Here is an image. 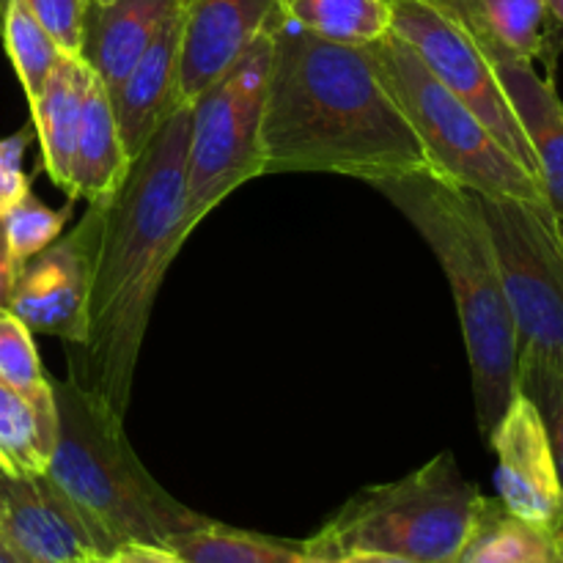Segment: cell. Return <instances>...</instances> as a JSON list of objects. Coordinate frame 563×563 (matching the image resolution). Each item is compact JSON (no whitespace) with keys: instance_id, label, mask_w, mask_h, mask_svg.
<instances>
[{"instance_id":"cell-1","label":"cell","mask_w":563,"mask_h":563,"mask_svg":"<svg viewBox=\"0 0 563 563\" xmlns=\"http://www.w3.org/2000/svg\"><path fill=\"white\" fill-rule=\"evenodd\" d=\"M190 108H179L132 159L119 192L102 207L93 253L88 335L69 350V379L126 421L137 355L159 284L190 236L187 141Z\"/></svg>"},{"instance_id":"cell-2","label":"cell","mask_w":563,"mask_h":563,"mask_svg":"<svg viewBox=\"0 0 563 563\" xmlns=\"http://www.w3.org/2000/svg\"><path fill=\"white\" fill-rule=\"evenodd\" d=\"M267 31L273 69L262 124L264 174H339L368 185L432 174L372 44H335L280 22Z\"/></svg>"},{"instance_id":"cell-3","label":"cell","mask_w":563,"mask_h":563,"mask_svg":"<svg viewBox=\"0 0 563 563\" xmlns=\"http://www.w3.org/2000/svg\"><path fill=\"white\" fill-rule=\"evenodd\" d=\"M372 187L410 220L449 278L471 361L478 432L487 440L517 394V333L478 196L434 174Z\"/></svg>"},{"instance_id":"cell-4","label":"cell","mask_w":563,"mask_h":563,"mask_svg":"<svg viewBox=\"0 0 563 563\" xmlns=\"http://www.w3.org/2000/svg\"><path fill=\"white\" fill-rule=\"evenodd\" d=\"M58 443L44 476L75 506L104 559L124 544L168 542L209 517L181 506L143 467L124 434V421L71 379L53 383Z\"/></svg>"},{"instance_id":"cell-5","label":"cell","mask_w":563,"mask_h":563,"mask_svg":"<svg viewBox=\"0 0 563 563\" xmlns=\"http://www.w3.org/2000/svg\"><path fill=\"white\" fill-rule=\"evenodd\" d=\"M484 495L443 451L416 473L352 495L302 550L311 559L385 553L416 563H454Z\"/></svg>"},{"instance_id":"cell-6","label":"cell","mask_w":563,"mask_h":563,"mask_svg":"<svg viewBox=\"0 0 563 563\" xmlns=\"http://www.w3.org/2000/svg\"><path fill=\"white\" fill-rule=\"evenodd\" d=\"M385 86L427 152L432 174L487 198L548 203L544 187L482 119L449 91L394 33L372 44Z\"/></svg>"},{"instance_id":"cell-7","label":"cell","mask_w":563,"mask_h":563,"mask_svg":"<svg viewBox=\"0 0 563 563\" xmlns=\"http://www.w3.org/2000/svg\"><path fill=\"white\" fill-rule=\"evenodd\" d=\"M273 69V33L264 31L190 108L187 229H196L262 168V124Z\"/></svg>"},{"instance_id":"cell-8","label":"cell","mask_w":563,"mask_h":563,"mask_svg":"<svg viewBox=\"0 0 563 563\" xmlns=\"http://www.w3.org/2000/svg\"><path fill=\"white\" fill-rule=\"evenodd\" d=\"M517 333V372L563 374V242L548 203L478 196Z\"/></svg>"},{"instance_id":"cell-9","label":"cell","mask_w":563,"mask_h":563,"mask_svg":"<svg viewBox=\"0 0 563 563\" xmlns=\"http://www.w3.org/2000/svg\"><path fill=\"white\" fill-rule=\"evenodd\" d=\"M388 31L460 97L500 141V146L539 179L537 154L478 44L429 0H385ZM542 181V179H539Z\"/></svg>"},{"instance_id":"cell-10","label":"cell","mask_w":563,"mask_h":563,"mask_svg":"<svg viewBox=\"0 0 563 563\" xmlns=\"http://www.w3.org/2000/svg\"><path fill=\"white\" fill-rule=\"evenodd\" d=\"M102 207H88L80 223L58 236L38 256L16 269L9 311L31 333L53 335L80 350L88 335V297H91L93 253H97Z\"/></svg>"},{"instance_id":"cell-11","label":"cell","mask_w":563,"mask_h":563,"mask_svg":"<svg viewBox=\"0 0 563 563\" xmlns=\"http://www.w3.org/2000/svg\"><path fill=\"white\" fill-rule=\"evenodd\" d=\"M487 443L498 456L495 487L504 509L544 531L563 533V489L548 429L522 390L509 401Z\"/></svg>"},{"instance_id":"cell-12","label":"cell","mask_w":563,"mask_h":563,"mask_svg":"<svg viewBox=\"0 0 563 563\" xmlns=\"http://www.w3.org/2000/svg\"><path fill=\"white\" fill-rule=\"evenodd\" d=\"M0 539L25 563L104 559L91 528L44 473H0Z\"/></svg>"},{"instance_id":"cell-13","label":"cell","mask_w":563,"mask_h":563,"mask_svg":"<svg viewBox=\"0 0 563 563\" xmlns=\"http://www.w3.org/2000/svg\"><path fill=\"white\" fill-rule=\"evenodd\" d=\"M275 0H181L179 104L196 102L267 31Z\"/></svg>"},{"instance_id":"cell-14","label":"cell","mask_w":563,"mask_h":563,"mask_svg":"<svg viewBox=\"0 0 563 563\" xmlns=\"http://www.w3.org/2000/svg\"><path fill=\"white\" fill-rule=\"evenodd\" d=\"M493 66L533 154L544 198L555 218H563V102L553 77H542L531 60L509 49H482Z\"/></svg>"},{"instance_id":"cell-15","label":"cell","mask_w":563,"mask_h":563,"mask_svg":"<svg viewBox=\"0 0 563 563\" xmlns=\"http://www.w3.org/2000/svg\"><path fill=\"white\" fill-rule=\"evenodd\" d=\"M179 44H181V0L163 31L143 53L126 80L110 93L115 124L126 157L132 159L146 148L154 132L181 108L179 104Z\"/></svg>"},{"instance_id":"cell-16","label":"cell","mask_w":563,"mask_h":563,"mask_svg":"<svg viewBox=\"0 0 563 563\" xmlns=\"http://www.w3.org/2000/svg\"><path fill=\"white\" fill-rule=\"evenodd\" d=\"M456 22L478 49H509L526 60H544L548 77L563 53V25L548 0H429Z\"/></svg>"},{"instance_id":"cell-17","label":"cell","mask_w":563,"mask_h":563,"mask_svg":"<svg viewBox=\"0 0 563 563\" xmlns=\"http://www.w3.org/2000/svg\"><path fill=\"white\" fill-rule=\"evenodd\" d=\"M179 0H110L88 3L82 55L88 69L113 93L143 58Z\"/></svg>"},{"instance_id":"cell-18","label":"cell","mask_w":563,"mask_h":563,"mask_svg":"<svg viewBox=\"0 0 563 563\" xmlns=\"http://www.w3.org/2000/svg\"><path fill=\"white\" fill-rule=\"evenodd\" d=\"M130 157L121 143L110 93L97 77H91L80 126H77L75 152L69 168V201H86L88 207H104L119 192L130 174Z\"/></svg>"},{"instance_id":"cell-19","label":"cell","mask_w":563,"mask_h":563,"mask_svg":"<svg viewBox=\"0 0 563 563\" xmlns=\"http://www.w3.org/2000/svg\"><path fill=\"white\" fill-rule=\"evenodd\" d=\"M91 77L93 71L88 69L86 60L75 58V55H60L42 93L31 104L33 132H36L38 148H42L44 174L64 192L69 190L71 152H75L77 126H80L82 102H86Z\"/></svg>"},{"instance_id":"cell-20","label":"cell","mask_w":563,"mask_h":563,"mask_svg":"<svg viewBox=\"0 0 563 563\" xmlns=\"http://www.w3.org/2000/svg\"><path fill=\"white\" fill-rule=\"evenodd\" d=\"M561 539L484 498L454 563H555Z\"/></svg>"},{"instance_id":"cell-21","label":"cell","mask_w":563,"mask_h":563,"mask_svg":"<svg viewBox=\"0 0 563 563\" xmlns=\"http://www.w3.org/2000/svg\"><path fill=\"white\" fill-rule=\"evenodd\" d=\"M269 22L335 44L368 47L388 33V9L385 0H275Z\"/></svg>"},{"instance_id":"cell-22","label":"cell","mask_w":563,"mask_h":563,"mask_svg":"<svg viewBox=\"0 0 563 563\" xmlns=\"http://www.w3.org/2000/svg\"><path fill=\"white\" fill-rule=\"evenodd\" d=\"M58 443V416H44L0 379V473L42 476Z\"/></svg>"},{"instance_id":"cell-23","label":"cell","mask_w":563,"mask_h":563,"mask_svg":"<svg viewBox=\"0 0 563 563\" xmlns=\"http://www.w3.org/2000/svg\"><path fill=\"white\" fill-rule=\"evenodd\" d=\"M168 550H174L187 563H306L302 542H278L262 533L236 531L214 520L174 537Z\"/></svg>"},{"instance_id":"cell-24","label":"cell","mask_w":563,"mask_h":563,"mask_svg":"<svg viewBox=\"0 0 563 563\" xmlns=\"http://www.w3.org/2000/svg\"><path fill=\"white\" fill-rule=\"evenodd\" d=\"M0 33H3V47L20 77L27 104H33L64 53L44 33V27L38 25L36 16L27 11L22 0H5L3 14H0Z\"/></svg>"},{"instance_id":"cell-25","label":"cell","mask_w":563,"mask_h":563,"mask_svg":"<svg viewBox=\"0 0 563 563\" xmlns=\"http://www.w3.org/2000/svg\"><path fill=\"white\" fill-rule=\"evenodd\" d=\"M0 379L25 396L38 412L58 416L53 379L44 374L33 333L11 311H0Z\"/></svg>"},{"instance_id":"cell-26","label":"cell","mask_w":563,"mask_h":563,"mask_svg":"<svg viewBox=\"0 0 563 563\" xmlns=\"http://www.w3.org/2000/svg\"><path fill=\"white\" fill-rule=\"evenodd\" d=\"M71 209H75V201L66 203L64 209H53L44 201H38L33 192H27L16 207L5 212L3 234L16 267L31 262L33 256H38L44 247H49L64 234V225L69 220Z\"/></svg>"},{"instance_id":"cell-27","label":"cell","mask_w":563,"mask_h":563,"mask_svg":"<svg viewBox=\"0 0 563 563\" xmlns=\"http://www.w3.org/2000/svg\"><path fill=\"white\" fill-rule=\"evenodd\" d=\"M517 390H522L542 416L563 489V374L550 372V368H520Z\"/></svg>"},{"instance_id":"cell-28","label":"cell","mask_w":563,"mask_h":563,"mask_svg":"<svg viewBox=\"0 0 563 563\" xmlns=\"http://www.w3.org/2000/svg\"><path fill=\"white\" fill-rule=\"evenodd\" d=\"M38 25L49 38L58 44L64 55H82V38H86V14L91 0H22Z\"/></svg>"},{"instance_id":"cell-29","label":"cell","mask_w":563,"mask_h":563,"mask_svg":"<svg viewBox=\"0 0 563 563\" xmlns=\"http://www.w3.org/2000/svg\"><path fill=\"white\" fill-rule=\"evenodd\" d=\"M33 137V130H20L0 141V220L31 192V176L25 174L22 163Z\"/></svg>"},{"instance_id":"cell-30","label":"cell","mask_w":563,"mask_h":563,"mask_svg":"<svg viewBox=\"0 0 563 563\" xmlns=\"http://www.w3.org/2000/svg\"><path fill=\"white\" fill-rule=\"evenodd\" d=\"M108 559L113 563H187L174 550L157 548V544H124Z\"/></svg>"},{"instance_id":"cell-31","label":"cell","mask_w":563,"mask_h":563,"mask_svg":"<svg viewBox=\"0 0 563 563\" xmlns=\"http://www.w3.org/2000/svg\"><path fill=\"white\" fill-rule=\"evenodd\" d=\"M16 264L11 258L9 245H5V234H3V220H0V311H9L11 302V291H14V280H16Z\"/></svg>"},{"instance_id":"cell-32","label":"cell","mask_w":563,"mask_h":563,"mask_svg":"<svg viewBox=\"0 0 563 563\" xmlns=\"http://www.w3.org/2000/svg\"><path fill=\"white\" fill-rule=\"evenodd\" d=\"M306 563H416L399 559V555H385V553H341L330 555V559H311L306 555Z\"/></svg>"},{"instance_id":"cell-33","label":"cell","mask_w":563,"mask_h":563,"mask_svg":"<svg viewBox=\"0 0 563 563\" xmlns=\"http://www.w3.org/2000/svg\"><path fill=\"white\" fill-rule=\"evenodd\" d=\"M0 563H25L20 559V555L14 553V550L9 548V544L3 542V539H0Z\"/></svg>"},{"instance_id":"cell-34","label":"cell","mask_w":563,"mask_h":563,"mask_svg":"<svg viewBox=\"0 0 563 563\" xmlns=\"http://www.w3.org/2000/svg\"><path fill=\"white\" fill-rule=\"evenodd\" d=\"M548 5H550V11H553L555 20L563 25V0H548Z\"/></svg>"},{"instance_id":"cell-35","label":"cell","mask_w":563,"mask_h":563,"mask_svg":"<svg viewBox=\"0 0 563 563\" xmlns=\"http://www.w3.org/2000/svg\"><path fill=\"white\" fill-rule=\"evenodd\" d=\"M555 563H563V539L559 542V555H555Z\"/></svg>"},{"instance_id":"cell-36","label":"cell","mask_w":563,"mask_h":563,"mask_svg":"<svg viewBox=\"0 0 563 563\" xmlns=\"http://www.w3.org/2000/svg\"><path fill=\"white\" fill-rule=\"evenodd\" d=\"M555 223H559V236H561V242H563V218H555Z\"/></svg>"},{"instance_id":"cell-37","label":"cell","mask_w":563,"mask_h":563,"mask_svg":"<svg viewBox=\"0 0 563 563\" xmlns=\"http://www.w3.org/2000/svg\"><path fill=\"white\" fill-rule=\"evenodd\" d=\"M99 559H80V561H71V563H97Z\"/></svg>"},{"instance_id":"cell-38","label":"cell","mask_w":563,"mask_h":563,"mask_svg":"<svg viewBox=\"0 0 563 563\" xmlns=\"http://www.w3.org/2000/svg\"><path fill=\"white\" fill-rule=\"evenodd\" d=\"M97 563H113V561H110V559H99Z\"/></svg>"},{"instance_id":"cell-39","label":"cell","mask_w":563,"mask_h":563,"mask_svg":"<svg viewBox=\"0 0 563 563\" xmlns=\"http://www.w3.org/2000/svg\"><path fill=\"white\" fill-rule=\"evenodd\" d=\"M3 5H5V0H0V14H3Z\"/></svg>"},{"instance_id":"cell-40","label":"cell","mask_w":563,"mask_h":563,"mask_svg":"<svg viewBox=\"0 0 563 563\" xmlns=\"http://www.w3.org/2000/svg\"><path fill=\"white\" fill-rule=\"evenodd\" d=\"M93 3H110V0H93Z\"/></svg>"}]
</instances>
